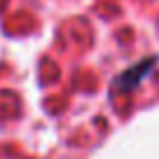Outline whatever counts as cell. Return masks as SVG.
Returning <instances> with one entry per match:
<instances>
[{
	"label": "cell",
	"instance_id": "obj_1",
	"mask_svg": "<svg viewBox=\"0 0 159 159\" xmlns=\"http://www.w3.org/2000/svg\"><path fill=\"white\" fill-rule=\"evenodd\" d=\"M145 68H148V63H140V66H138V70H134L131 75H129V73L122 75V77H119V84H129V87H134L136 82H138V77L145 73Z\"/></svg>",
	"mask_w": 159,
	"mask_h": 159
}]
</instances>
